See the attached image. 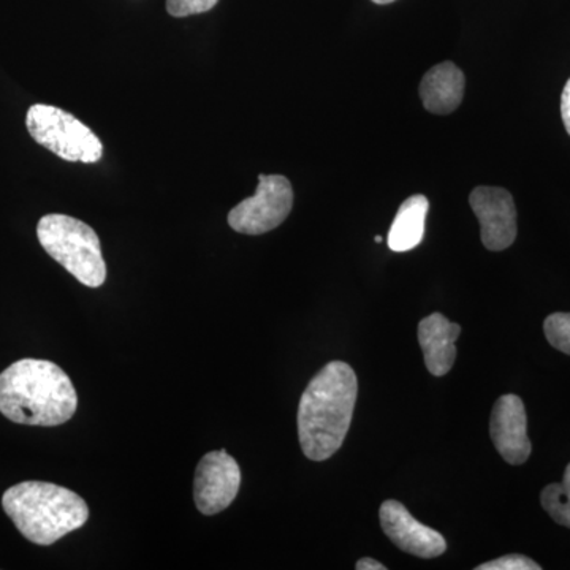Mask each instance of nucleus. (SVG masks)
Segmentation results:
<instances>
[{
	"label": "nucleus",
	"mask_w": 570,
	"mask_h": 570,
	"mask_svg": "<svg viewBox=\"0 0 570 570\" xmlns=\"http://www.w3.org/2000/svg\"><path fill=\"white\" fill-rule=\"evenodd\" d=\"M356 393L355 371L344 362H330L311 379L298 407L299 444L307 459L325 461L341 449L354 417Z\"/></svg>",
	"instance_id": "1"
},
{
	"label": "nucleus",
	"mask_w": 570,
	"mask_h": 570,
	"mask_svg": "<svg viewBox=\"0 0 570 570\" xmlns=\"http://www.w3.org/2000/svg\"><path fill=\"white\" fill-rule=\"evenodd\" d=\"M78 407L70 377L48 360L22 358L0 374V412L29 426H58Z\"/></svg>",
	"instance_id": "2"
},
{
	"label": "nucleus",
	"mask_w": 570,
	"mask_h": 570,
	"mask_svg": "<svg viewBox=\"0 0 570 570\" xmlns=\"http://www.w3.org/2000/svg\"><path fill=\"white\" fill-rule=\"evenodd\" d=\"M2 508L18 531L37 546H52L89 520L85 499L48 482H22L2 497Z\"/></svg>",
	"instance_id": "3"
},
{
	"label": "nucleus",
	"mask_w": 570,
	"mask_h": 570,
	"mask_svg": "<svg viewBox=\"0 0 570 570\" xmlns=\"http://www.w3.org/2000/svg\"><path fill=\"white\" fill-rule=\"evenodd\" d=\"M41 247L71 276L88 287H100L107 279L102 246L92 227L66 214H48L37 225Z\"/></svg>",
	"instance_id": "4"
},
{
	"label": "nucleus",
	"mask_w": 570,
	"mask_h": 570,
	"mask_svg": "<svg viewBox=\"0 0 570 570\" xmlns=\"http://www.w3.org/2000/svg\"><path fill=\"white\" fill-rule=\"evenodd\" d=\"M33 140L69 163L96 164L102 159L100 138L70 112L52 105H32L26 118Z\"/></svg>",
	"instance_id": "5"
},
{
	"label": "nucleus",
	"mask_w": 570,
	"mask_h": 570,
	"mask_svg": "<svg viewBox=\"0 0 570 570\" xmlns=\"http://www.w3.org/2000/svg\"><path fill=\"white\" fill-rule=\"evenodd\" d=\"M294 206V189L285 176H258L257 193L228 213V225L238 234L264 235L287 219Z\"/></svg>",
	"instance_id": "6"
},
{
	"label": "nucleus",
	"mask_w": 570,
	"mask_h": 570,
	"mask_svg": "<svg viewBox=\"0 0 570 570\" xmlns=\"http://www.w3.org/2000/svg\"><path fill=\"white\" fill-rule=\"evenodd\" d=\"M242 485V469L225 450L206 453L195 471V505L204 515H216L235 501Z\"/></svg>",
	"instance_id": "7"
},
{
	"label": "nucleus",
	"mask_w": 570,
	"mask_h": 570,
	"mask_svg": "<svg viewBox=\"0 0 570 570\" xmlns=\"http://www.w3.org/2000/svg\"><path fill=\"white\" fill-rule=\"evenodd\" d=\"M472 212L480 223V238L489 250H504L517 238V208L509 190L480 186L469 197Z\"/></svg>",
	"instance_id": "8"
},
{
	"label": "nucleus",
	"mask_w": 570,
	"mask_h": 570,
	"mask_svg": "<svg viewBox=\"0 0 570 570\" xmlns=\"http://www.w3.org/2000/svg\"><path fill=\"white\" fill-rule=\"evenodd\" d=\"M381 527L397 549L431 560L448 550L444 535L420 523L401 502L389 499L379 510Z\"/></svg>",
	"instance_id": "9"
},
{
	"label": "nucleus",
	"mask_w": 570,
	"mask_h": 570,
	"mask_svg": "<svg viewBox=\"0 0 570 570\" xmlns=\"http://www.w3.org/2000/svg\"><path fill=\"white\" fill-rule=\"evenodd\" d=\"M490 434L499 455L509 464L527 463L532 445L528 438L527 409L520 396L499 397L491 412Z\"/></svg>",
	"instance_id": "10"
},
{
	"label": "nucleus",
	"mask_w": 570,
	"mask_h": 570,
	"mask_svg": "<svg viewBox=\"0 0 570 570\" xmlns=\"http://www.w3.org/2000/svg\"><path fill=\"white\" fill-rule=\"evenodd\" d=\"M461 326L453 324L441 313L431 314L419 324V343L422 346L425 365L433 376H445L456 358L455 343Z\"/></svg>",
	"instance_id": "11"
},
{
	"label": "nucleus",
	"mask_w": 570,
	"mask_h": 570,
	"mask_svg": "<svg viewBox=\"0 0 570 570\" xmlns=\"http://www.w3.org/2000/svg\"><path fill=\"white\" fill-rule=\"evenodd\" d=\"M464 73L452 62H442L426 71L420 85V97L428 111L449 115L460 107L464 96Z\"/></svg>",
	"instance_id": "12"
},
{
	"label": "nucleus",
	"mask_w": 570,
	"mask_h": 570,
	"mask_svg": "<svg viewBox=\"0 0 570 570\" xmlns=\"http://www.w3.org/2000/svg\"><path fill=\"white\" fill-rule=\"evenodd\" d=\"M430 202L425 195H412L397 209L389 232V247L393 253H407L422 243Z\"/></svg>",
	"instance_id": "13"
},
{
	"label": "nucleus",
	"mask_w": 570,
	"mask_h": 570,
	"mask_svg": "<svg viewBox=\"0 0 570 570\" xmlns=\"http://www.w3.org/2000/svg\"><path fill=\"white\" fill-rule=\"evenodd\" d=\"M542 508L561 527L570 528V463L561 483H551L540 494Z\"/></svg>",
	"instance_id": "14"
},
{
	"label": "nucleus",
	"mask_w": 570,
	"mask_h": 570,
	"mask_svg": "<svg viewBox=\"0 0 570 570\" xmlns=\"http://www.w3.org/2000/svg\"><path fill=\"white\" fill-rule=\"evenodd\" d=\"M547 340L562 354L570 355V313H554L543 322Z\"/></svg>",
	"instance_id": "15"
},
{
	"label": "nucleus",
	"mask_w": 570,
	"mask_h": 570,
	"mask_svg": "<svg viewBox=\"0 0 570 570\" xmlns=\"http://www.w3.org/2000/svg\"><path fill=\"white\" fill-rule=\"evenodd\" d=\"M219 0H167V11L175 18L205 13L216 7Z\"/></svg>",
	"instance_id": "16"
},
{
	"label": "nucleus",
	"mask_w": 570,
	"mask_h": 570,
	"mask_svg": "<svg viewBox=\"0 0 570 570\" xmlns=\"http://www.w3.org/2000/svg\"><path fill=\"white\" fill-rule=\"evenodd\" d=\"M538 562L530 560L523 554H508L498 560L480 564L475 570H540Z\"/></svg>",
	"instance_id": "17"
},
{
	"label": "nucleus",
	"mask_w": 570,
	"mask_h": 570,
	"mask_svg": "<svg viewBox=\"0 0 570 570\" xmlns=\"http://www.w3.org/2000/svg\"><path fill=\"white\" fill-rule=\"evenodd\" d=\"M561 116L562 121H564L566 130H568V134L570 135V78L569 81L566 82L564 91H562Z\"/></svg>",
	"instance_id": "18"
},
{
	"label": "nucleus",
	"mask_w": 570,
	"mask_h": 570,
	"mask_svg": "<svg viewBox=\"0 0 570 570\" xmlns=\"http://www.w3.org/2000/svg\"><path fill=\"white\" fill-rule=\"evenodd\" d=\"M355 568L358 570H385V569H387V568H385L384 564H382V562L373 560V558H363V560H360L358 562H356Z\"/></svg>",
	"instance_id": "19"
},
{
	"label": "nucleus",
	"mask_w": 570,
	"mask_h": 570,
	"mask_svg": "<svg viewBox=\"0 0 570 570\" xmlns=\"http://www.w3.org/2000/svg\"><path fill=\"white\" fill-rule=\"evenodd\" d=\"M374 3H379V6H387V3L395 2V0H373Z\"/></svg>",
	"instance_id": "20"
},
{
	"label": "nucleus",
	"mask_w": 570,
	"mask_h": 570,
	"mask_svg": "<svg viewBox=\"0 0 570 570\" xmlns=\"http://www.w3.org/2000/svg\"><path fill=\"white\" fill-rule=\"evenodd\" d=\"M382 239H384V238H382V236H376V238H374V242L382 243Z\"/></svg>",
	"instance_id": "21"
}]
</instances>
